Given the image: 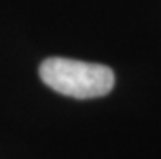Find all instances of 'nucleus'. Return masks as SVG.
<instances>
[{
	"instance_id": "nucleus-1",
	"label": "nucleus",
	"mask_w": 161,
	"mask_h": 159,
	"mask_svg": "<svg viewBox=\"0 0 161 159\" xmlns=\"http://www.w3.org/2000/svg\"><path fill=\"white\" fill-rule=\"evenodd\" d=\"M39 77L54 91L75 99L106 96L114 86V73L106 65L64 57L46 59L39 67Z\"/></svg>"
}]
</instances>
